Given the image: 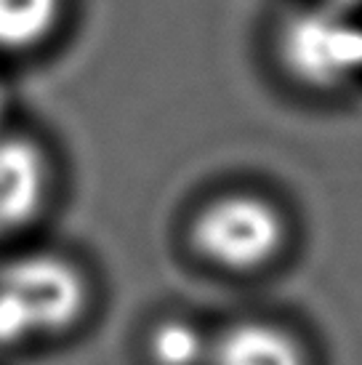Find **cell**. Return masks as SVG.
<instances>
[{
  "label": "cell",
  "mask_w": 362,
  "mask_h": 365,
  "mask_svg": "<svg viewBox=\"0 0 362 365\" xmlns=\"http://www.w3.org/2000/svg\"><path fill=\"white\" fill-rule=\"evenodd\" d=\"M86 283L81 272L51 254L21 256L0 269V346L56 334L81 317Z\"/></svg>",
  "instance_id": "obj_1"
},
{
  "label": "cell",
  "mask_w": 362,
  "mask_h": 365,
  "mask_svg": "<svg viewBox=\"0 0 362 365\" xmlns=\"http://www.w3.org/2000/svg\"><path fill=\"white\" fill-rule=\"evenodd\" d=\"M285 67L314 88H336L362 75V24L341 9H312L280 32Z\"/></svg>",
  "instance_id": "obj_3"
},
{
  "label": "cell",
  "mask_w": 362,
  "mask_h": 365,
  "mask_svg": "<svg viewBox=\"0 0 362 365\" xmlns=\"http://www.w3.org/2000/svg\"><path fill=\"white\" fill-rule=\"evenodd\" d=\"M285 230L272 203L256 195H224L197 213L192 243L208 262L227 269L262 267L280 251Z\"/></svg>",
  "instance_id": "obj_2"
},
{
  "label": "cell",
  "mask_w": 362,
  "mask_h": 365,
  "mask_svg": "<svg viewBox=\"0 0 362 365\" xmlns=\"http://www.w3.org/2000/svg\"><path fill=\"white\" fill-rule=\"evenodd\" d=\"M61 0H0V48H27L59 19Z\"/></svg>",
  "instance_id": "obj_6"
},
{
  "label": "cell",
  "mask_w": 362,
  "mask_h": 365,
  "mask_svg": "<svg viewBox=\"0 0 362 365\" xmlns=\"http://www.w3.org/2000/svg\"><path fill=\"white\" fill-rule=\"evenodd\" d=\"M3 107H6V93H3V86H0V115H3Z\"/></svg>",
  "instance_id": "obj_8"
},
{
  "label": "cell",
  "mask_w": 362,
  "mask_h": 365,
  "mask_svg": "<svg viewBox=\"0 0 362 365\" xmlns=\"http://www.w3.org/2000/svg\"><path fill=\"white\" fill-rule=\"evenodd\" d=\"M48 165L27 139H0V232L16 230L46 200Z\"/></svg>",
  "instance_id": "obj_4"
},
{
  "label": "cell",
  "mask_w": 362,
  "mask_h": 365,
  "mask_svg": "<svg viewBox=\"0 0 362 365\" xmlns=\"http://www.w3.org/2000/svg\"><path fill=\"white\" fill-rule=\"evenodd\" d=\"M336 3H341V6H349V3H362V0H336Z\"/></svg>",
  "instance_id": "obj_9"
},
{
  "label": "cell",
  "mask_w": 362,
  "mask_h": 365,
  "mask_svg": "<svg viewBox=\"0 0 362 365\" xmlns=\"http://www.w3.org/2000/svg\"><path fill=\"white\" fill-rule=\"evenodd\" d=\"M150 355L157 365H197L205 355V341L187 320H165L152 331Z\"/></svg>",
  "instance_id": "obj_7"
},
{
  "label": "cell",
  "mask_w": 362,
  "mask_h": 365,
  "mask_svg": "<svg viewBox=\"0 0 362 365\" xmlns=\"http://www.w3.org/2000/svg\"><path fill=\"white\" fill-rule=\"evenodd\" d=\"M216 365H306L301 346L267 323H240L216 346Z\"/></svg>",
  "instance_id": "obj_5"
}]
</instances>
